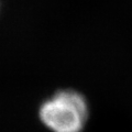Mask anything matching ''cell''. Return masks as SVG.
<instances>
[{
  "label": "cell",
  "mask_w": 132,
  "mask_h": 132,
  "mask_svg": "<svg viewBox=\"0 0 132 132\" xmlns=\"http://www.w3.org/2000/svg\"><path fill=\"white\" fill-rule=\"evenodd\" d=\"M88 113L84 96L71 89L53 95L39 110L41 121L52 132H80L87 122Z\"/></svg>",
  "instance_id": "cell-1"
}]
</instances>
